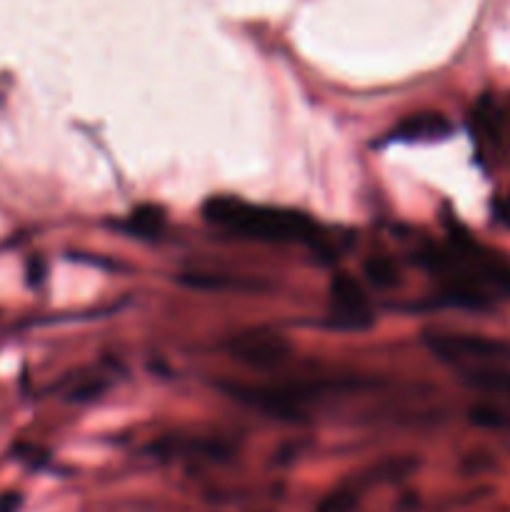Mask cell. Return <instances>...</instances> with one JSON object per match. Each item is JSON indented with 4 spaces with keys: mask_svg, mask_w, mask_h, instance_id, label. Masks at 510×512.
<instances>
[{
    "mask_svg": "<svg viewBox=\"0 0 510 512\" xmlns=\"http://www.w3.org/2000/svg\"><path fill=\"white\" fill-rule=\"evenodd\" d=\"M203 218L230 235L260 243H298L330 258L333 248L318 220L300 210L248 203L233 195H213L203 203Z\"/></svg>",
    "mask_w": 510,
    "mask_h": 512,
    "instance_id": "6da1fadb",
    "label": "cell"
},
{
    "mask_svg": "<svg viewBox=\"0 0 510 512\" xmlns=\"http://www.w3.org/2000/svg\"><path fill=\"white\" fill-rule=\"evenodd\" d=\"M325 388L333 385L325 383H295V385H273V383H223V390L235 403L245 405L250 410L268 415L283 423H305L308 408Z\"/></svg>",
    "mask_w": 510,
    "mask_h": 512,
    "instance_id": "7a4b0ae2",
    "label": "cell"
},
{
    "mask_svg": "<svg viewBox=\"0 0 510 512\" xmlns=\"http://www.w3.org/2000/svg\"><path fill=\"white\" fill-rule=\"evenodd\" d=\"M423 340L435 358L458 368V373L510 368V340L453 330H425Z\"/></svg>",
    "mask_w": 510,
    "mask_h": 512,
    "instance_id": "3957f363",
    "label": "cell"
},
{
    "mask_svg": "<svg viewBox=\"0 0 510 512\" xmlns=\"http://www.w3.org/2000/svg\"><path fill=\"white\" fill-rule=\"evenodd\" d=\"M328 318L330 325L338 330H348V333H358V330H368L373 325L375 315L370 308L368 298H365L363 288L358 280L348 273H338L330 280L328 290Z\"/></svg>",
    "mask_w": 510,
    "mask_h": 512,
    "instance_id": "277c9868",
    "label": "cell"
},
{
    "mask_svg": "<svg viewBox=\"0 0 510 512\" xmlns=\"http://www.w3.org/2000/svg\"><path fill=\"white\" fill-rule=\"evenodd\" d=\"M228 350L238 363L255 370H273L290 360V343L273 328L240 330L230 338Z\"/></svg>",
    "mask_w": 510,
    "mask_h": 512,
    "instance_id": "5b68a950",
    "label": "cell"
},
{
    "mask_svg": "<svg viewBox=\"0 0 510 512\" xmlns=\"http://www.w3.org/2000/svg\"><path fill=\"white\" fill-rule=\"evenodd\" d=\"M453 250L485 290L510 295V260L493 253V250L483 248V245H478L468 235H458L453 243Z\"/></svg>",
    "mask_w": 510,
    "mask_h": 512,
    "instance_id": "8992f818",
    "label": "cell"
},
{
    "mask_svg": "<svg viewBox=\"0 0 510 512\" xmlns=\"http://www.w3.org/2000/svg\"><path fill=\"white\" fill-rule=\"evenodd\" d=\"M450 133V123L443 113H415L400 120L390 133V140L415 143V140H440Z\"/></svg>",
    "mask_w": 510,
    "mask_h": 512,
    "instance_id": "52a82bcc",
    "label": "cell"
},
{
    "mask_svg": "<svg viewBox=\"0 0 510 512\" xmlns=\"http://www.w3.org/2000/svg\"><path fill=\"white\" fill-rule=\"evenodd\" d=\"M165 225V213L158 205H140L125 218L123 228L138 238H158Z\"/></svg>",
    "mask_w": 510,
    "mask_h": 512,
    "instance_id": "ba28073f",
    "label": "cell"
},
{
    "mask_svg": "<svg viewBox=\"0 0 510 512\" xmlns=\"http://www.w3.org/2000/svg\"><path fill=\"white\" fill-rule=\"evenodd\" d=\"M185 285H193V288L200 290H245L253 288V285H245L243 280H238V275H205V273H193V275H183Z\"/></svg>",
    "mask_w": 510,
    "mask_h": 512,
    "instance_id": "9c48e42d",
    "label": "cell"
},
{
    "mask_svg": "<svg viewBox=\"0 0 510 512\" xmlns=\"http://www.w3.org/2000/svg\"><path fill=\"white\" fill-rule=\"evenodd\" d=\"M365 275H368V280L375 288L383 290L393 288L398 283V270H395V265L388 258H370L365 263Z\"/></svg>",
    "mask_w": 510,
    "mask_h": 512,
    "instance_id": "30bf717a",
    "label": "cell"
},
{
    "mask_svg": "<svg viewBox=\"0 0 510 512\" xmlns=\"http://www.w3.org/2000/svg\"><path fill=\"white\" fill-rule=\"evenodd\" d=\"M18 505H20V495H3V498H0V512H15L18 510Z\"/></svg>",
    "mask_w": 510,
    "mask_h": 512,
    "instance_id": "8fae6325",
    "label": "cell"
}]
</instances>
